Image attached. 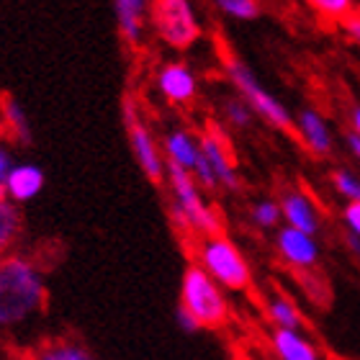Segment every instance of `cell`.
<instances>
[{"label": "cell", "instance_id": "cb8c5ba5", "mask_svg": "<svg viewBox=\"0 0 360 360\" xmlns=\"http://www.w3.org/2000/svg\"><path fill=\"white\" fill-rule=\"evenodd\" d=\"M214 8L232 21H255L257 15L263 13V6L255 0H217Z\"/></svg>", "mask_w": 360, "mask_h": 360}, {"label": "cell", "instance_id": "5b68a950", "mask_svg": "<svg viewBox=\"0 0 360 360\" xmlns=\"http://www.w3.org/2000/svg\"><path fill=\"white\" fill-rule=\"evenodd\" d=\"M221 65H224V75L232 83L234 96H240L245 103L252 108L257 119H263L265 124H270L278 131H288L293 134V113L288 111V105L283 101H278L268 88H265L257 75L250 70V65L237 57V54L226 52L221 54Z\"/></svg>", "mask_w": 360, "mask_h": 360}, {"label": "cell", "instance_id": "277c9868", "mask_svg": "<svg viewBox=\"0 0 360 360\" xmlns=\"http://www.w3.org/2000/svg\"><path fill=\"white\" fill-rule=\"evenodd\" d=\"M191 175L203 193H237L242 188L232 142L219 124H206L201 131V160Z\"/></svg>", "mask_w": 360, "mask_h": 360}, {"label": "cell", "instance_id": "7c38bea8", "mask_svg": "<svg viewBox=\"0 0 360 360\" xmlns=\"http://www.w3.org/2000/svg\"><path fill=\"white\" fill-rule=\"evenodd\" d=\"M276 252L293 270H314L322 260L319 240L311 234L296 232L291 226H281L276 232Z\"/></svg>", "mask_w": 360, "mask_h": 360}, {"label": "cell", "instance_id": "1f68e13d", "mask_svg": "<svg viewBox=\"0 0 360 360\" xmlns=\"http://www.w3.org/2000/svg\"><path fill=\"white\" fill-rule=\"evenodd\" d=\"M345 248L350 250V255L353 257H360V237H355V234H345Z\"/></svg>", "mask_w": 360, "mask_h": 360}, {"label": "cell", "instance_id": "6da1fadb", "mask_svg": "<svg viewBox=\"0 0 360 360\" xmlns=\"http://www.w3.org/2000/svg\"><path fill=\"white\" fill-rule=\"evenodd\" d=\"M46 296V276L37 257L13 252L0 260V347L21 355V338H31L34 345L41 342Z\"/></svg>", "mask_w": 360, "mask_h": 360}, {"label": "cell", "instance_id": "5bb4252c", "mask_svg": "<svg viewBox=\"0 0 360 360\" xmlns=\"http://www.w3.org/2000/svg\"><path fill=\"white\" fill-rule=\"evenodd\" d=\"M162 155L167 167L193 173L201 160V131L191 127H173L162 134Z\"/></svg>", "mask_w": 360, "mask_h": 360}, {"label": "cell", "instance_id": "ba28073f", "mask_svg": "<svg viewBox=\"0 0 360 360\" xmlns=\"http://www.w3.org/2000/svg\"><path fill=\"white\" fill-rule=\"evenodd\" d=\"M152 37L175 52H186L201 39L203 26L188 0H158L150 3Z\"/></svg>", "mask_w": 360, "mask_h": 360}, {"label": "cell", "instance_id": "52a82bcc", "mask_svg": "<svg viewBox=\"0 0 360 360\" xmlns=\"http://www.w3.org/2000/svg\"><path fill=\"white\" fill-rule=\"evenodd\" d=\"M121 116H124V129L129 134V144L134 152V160L139 170L155 183V186H165L167 178V162L162 155V139L155 134L150 121L144 116L142 103L136 101L134 93H127L121 101Z\"/></svg>", "mask_w": 360, "mask_h": 360}, {"label": "cell", "instance_id": "d6a6232c", "mask_svg": "<svg viewBox=\"0 0 360 360\" xmlns=\"http://www.w3.org/2000/svg\"><path fill=\"white\" fill-rule=\"evenodd\" d=\"M0 360H23V355L8 350V347H0Z\"/></svg>", "mask_w": 360, "mask_h": 360}, {"label": "cell", "instance_id": "9a60e30c", "mask_svg": "<svg viewBox=\"0 0 360 360\" xmlns=\"http://www.w3.org/2000/svg\"><path fill=\"white\" fill-rule=\"evenodd\" d=\"M268 342L276 360H322L319 347L304 330H273Z\"/></svg>", "mask_w": 360, "mask_h": 360}, {"label": "cell", "instance_id": "3957f363", "mask_svg": "<svg viewBox=\"0 0 360 360\" xmlns=\"http://www.w3.org/2000/svg\"><path fill=\"white\" fill-rule=\"evenodd\" d=\"M193 265L214 278L224 291H248L252 285V268L242 250L234 245L226 234H214V237H201V240L188 242Z\"/></svg>", "mask_w": 360, "mask_h": 360}, {"label": "cell", "instance_id": "484cf974", "mask_svg": "<svg viewBox=\"0 0 360 360\" xmlns=\"http://www.w3.org/2000/svg\"><path fill=\"white\" fill-rule=\"evenodd\" d=\"M15 147L11 144L6 134H3V129H0V198H6V183H8V175L11 170L15 167Z\"/></svg>", "mask_w": 360, "mask_h": 360}, {"label": "cell", "instance_id": "4fadbf2b", "mask_svg": "<svg viewBox=\"0 0 360 360\" xmlns=\"http://www.w3.org/2000/svg\"><path fill=\"white\" fill-rule=\"evenodd\" d=\"M278 203H281V214H283V226H291L296 232L311 234V237L322 232V211L307 191L285 188Z\"/></svg>", "mask_w": 360, "mask_h": 360}, {"label": "cell", "instance_id": "e0dca14e", "mask_svg": "<svg viewBox=\"0 0 360 360\" xmlns=\"http://www.w3.org/2000/svg\"><path fill=\"white\" fill-rule=\"evenodd\" d=\"M0 129H3V134L11 139L15 150H26V147L34 144L29 116H26L23 105L13 96L0 98Z\"/></svg>", "mask_w": 360, "mask_h": 360}, {"label": "cell", "instance_id": "9c48e42d", "mask_svg": "<svg viewBox=\"0 0 360 360\" xmlns=\"http://www.w3.org/2000/svg\"><path fill=\"white\" fill-rule=\"evenodd\" d=\"M152 83H155L158 96L175 108H186L198 98V75L183 60H170L158 65Z\"/></svg>", "mask_w": 360, "mask_h": 360}, {"label": "cell", "instance_id": "8fae6325", "mask_svg": "<svg viewBox=\"0 0 360 360\" xmlns=\"http://www.w3.org/2000/svg\"><path fill=\"white\" fill-rule=\"evenodd\" d=\"M113 18H116L121 41L127 44L129 52H144V46L152 37L150 3H144V0H116L113 3Z\"/></svg>", "mask_w": 360, "mask_h": 360}, {"label": "cell", "instance_id": "7402d4cb", "mask_svg": "<svg viewBox=\"0 0 360 360\" xmlns=\"http://www.w3.org/2000/svg\"><path fill=\"white\" fill-rule=\"evenodd\" d=\"M221 119L229 129L234 131H248L252 124H255V113L250 108L240 96H229L221 101Z\"/></svg>", "mask_w": 360, "mask_h": 360}, {"label": "cell", "instance_id": "7a4b0ae2", "mask_svg": "<svg viewBox=\"0 0 360 360\" xmlns=\"http://www.w3.org/2000/svg\"><path fill=\"white\" fill-rule=\"evenodd\" d=\"M162 188H165V206L170 221L180 237H186V242L224 234L221 214L209 201V193H203L198 188L193 175L167 167V178Z\"/></svg>", "mask_w": 360, "mask_h": 360}, {"label": "cell", "instance_id": "ffe728a7", "mask_svg": "<svg viewBox=\"0 0 360 360\" xmlns=\"http://www.w3.org/2000/svg\"><path fill=\"white\" fill-rule=\"evenodd\" d=\"M265 316L273 330H304L301 309L285 293H270L265 299Z\"/></svg>", "mask_w": 360, "mask_h": 360}, {"label": "cell", "instance_id": "8992f818", "mask_svg": "<svg viewBox=\"0 0 360 360\" xmlns=\"http://www.w3.org/2000/svg\"><path fill=\"white\" fill-rule=\"evenodd\" d=\"M178 307L193 316L201 330H219L232 316V304L226 291L193 263L188 265L180 281Z\"/></svg>", "mask_w": 360, "mask_h": 360}, {"label": "cell", "instance_id": "4dcf8cb0", "mask_svg": "<svg viewBox=\"0 0 360 360\" xmlns=\"http://www.w3.org/2000/svg\"><path fill=\"white\" fill-rule=\"evenodd\" d=\"M347 119H350V129H353L355 134H360V103L350 105V113H347Z\"/></svg>", "mask_w": 360, "mask_h": 360}, {"label": "cell", "instance_id": "d4e9b609", "mask_svg": "<svg viewBox=\"0 0 360 360\" xmlns=\"http://www.w3.org/2000/svg\"><path fill=\"white\" fill-rule=\"evenodd\" d=\"M309 6L314 8V13L330 18V21H345L355 13V6L350 0H311Z\"/></svg>", "mask_w": 360, "mask_h": 360}, {"label": "cell", "instance_id": "4316f807", "mask_svg": "<svg viewBox=\"0 0 360 360\" xmlns=\"http://www.w3.org/2000/svg\"><path fill=\"white\" fill-rule=\"evenodd\" d=\"M342 224H345L347 234L360 237V201L342 206Z\"/></svg>", "mask_w": 360, "mask_h": 360}, {"label": "cell", "instance_id": "ac0fdd59", "mask_svg": "<svg viewBox=\"0 0 360 360\" xmlns=\"http://www.w3.org/2000/svg\"><path fill=\"white\" fill-rule=\"evenodd\" d=\"M23 360H96L90 347L75 338H44L23 353Z\"/></svg>", "mask_w": 360, "mask_h": 360}, {"label": "cell", "instance_id": "f1b7e54d", "mask_svg": "<svg viewBox=\"0 0 360 360\" xmlns=\"http://www.w3.org/2000/svg\"><path fill=\"white\" fill-rule=\"evenodd\" d=\"M175 322H178V327L183 332H188V335H193V332H198L201 330V327H198V324H195V319L191 314H188V311H183V309L178 307V311H175Z\"/></svg>", "mask_w": 360, "mask_h": 360}, {"label": "cell", "instance_id": "30bf717a", "mask_svg": "<svg viewBox=\"0 0 360 360\" xmlns=\"http://www.w3.org/2000/svg\"><path fill=\"white\" fill-rule=\"evenodd\" d=\"M293 134L299 136L304 150L314 158H330L335 152V129L330 119L314 105H304L293 113Z\"/></svg>", "mask_w": 360, "mask_h": 360}, {"label": "cell", "instance_id": "d6986e66", "mask_svg": "<svg viewBox=\"0 0 360 360\" xmlns=\"http://www.w3.org/2000/svg\"><path fill=\"white\" fill-rule=\"evenodd\" d=\"M23 237V214L21 206L8 198H0V260L18 252Z\"/></svg>", "mask_w": 360, "mask_h": 360}, {"label": "cell", "instance_id": "f546056e", "mask_svg": "<svg viewBox=\"0 0 360 360\" xmlns=\"http://www.w3.org/2000/svg\"><path fill=\"white\" fill-rule=\"evenodd\" d=\"M340 26L345 29L347 37H350L353 41H358V44H360V13H353L350 18H345V21L340 23Z\"/></svg>", "mask_w": 360, "mask_h": 360}, {"label": "cell", "instance_id": "603a6c76", "mask_svg": "<svg viewBox=\"0 0 360 360\" xmlns=\"http://www.w3.org/2000/svg\"><path fill=\"white\" fill-rule=\"evenodd\" d=\"M330 186L345 203L360 201V173L353 167H335L330 173Z\"/></svg>", "mask_w": 360, "mask_h": 360}, {"label": "cell", "instance_id": "83f0119b", "mask_svg": "<svg viewBox=\"0 0 360 360\" xmlns=\"http://www.w3.org/2000/svg\"><path fill=\"white\" fill-rule=\"evenodd\" d=\"M342 144H345L347 155L360 165V134H355L353 129H347L345 134H342Z\"/></svg>", "mask_w": 360, "mask_h": 360}, {"label": "cell", "instance_id": "2e32d148", "mask_svg": "<svg viewBox=\"0 0 360 360\" xmlns=\"http://www.w3.org/2000/svg\"><path fill=\"white\" fill-rule=\"evenodd\" d=\"M41 191H44V170L34 165V162H21L18 160L15 167L11 170V175H8L6 198L23 206V203L34 201Z\"/></svg>", "mask_w": 360, "mask_h": 360}, {"label": "cell", "instance_id": "44dd1931", "mask_svg": "<svg viewBox=\"0 0 360 360\" xmlns=\"http://www.w3.org/2000/svg\"><path fill=\"white\" fill-rule=\"evenodd\" d=\"M248 217H250V221L260 229V232H278V229L283 226L281 203H278V198H268V195H263V198L252 201Z\"/></svg>", "mask_w": 360, "mask_h": 360}]
</instances>
